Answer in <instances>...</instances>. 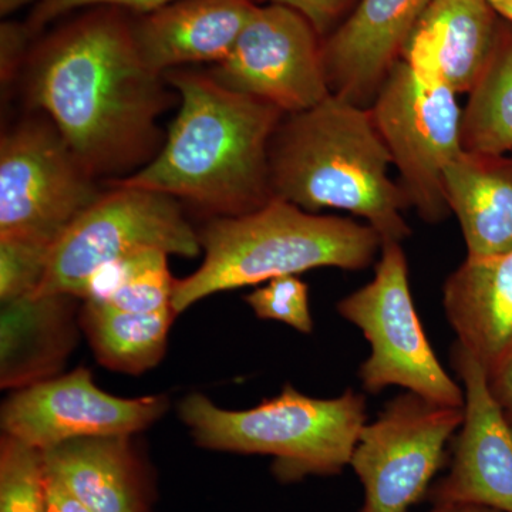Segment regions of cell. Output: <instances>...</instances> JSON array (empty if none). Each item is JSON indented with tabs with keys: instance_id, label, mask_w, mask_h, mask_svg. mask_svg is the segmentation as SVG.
Wrapping results in <instances>:
<instances>
[{
	"instance_id": "obj_20",
	"label": "cell",
	"mask_w": 512,
	"mask_h": 512,
	"mask_svg": "<svg viewBox=\"0 0 512 512\" xmlns=\"http://www.w3.org/2000/svg\"><path fill=\"white\" fill-rule=\"evenodd\" d=\"M444 192L467 259L512 251V158L464 150L444 171Z\"/></svg>"
},
{
	"instance_id": "obj_13",
	"label": "cell",
	"mask_w": 512,
	"mask_h": 512,
	"mask_svg": "<svg viewBox=\"0 0 512 512\" xmlns=\"http://www.w3.org/2000/svg\"><path fill=\"white\" fill-rule=\"evenodd\" d=\"M453 366L464 389V420L446 476L431 485L433 505L473 504L512 512V423L488 386L483 367L460 345Z\"/></svg>"
},
{
	"instance_id": "obj_17",
	"label": "cell",
	"mask_w": 512,
	"mask_h": 512,
	"mask_svg": "<svg viewBox=\"0 0 512 512\" xmlns=\"http://www.w3.org/2000/svg\"><path fill=\"white\" fill-rule=\"evenodd\" d=\"M443 306L457 345L490 379L512 353V251L466 259L444 284Z\"/></svg>"
},
{
	"instance_id": "obj_28",
	"label": "cell",
	"mask_w": 512,
	"mask_h": 512,
	"mask_svg": "<svg viewBox=\"0 0 512 512\" xmlns=\"http://www.w3.org/2000/svg\"><path fill=\"white\" fill-rule=\"evenodd\" d=\"M33 35L29 26L15 20H3L0 25V82L9 87L20 70L25 69Z\"/></svg>"
},
{
	"instance_id": "obj_9",
	"label": "cell",
	"mask_w": 512,
	"mask_h": 512,
	"mask_svg": "<svg viewBox=\"0 0 512 512\" xmlns=\"http://www.w3.org/2000/svg\"><path fill=\"white\" fill-rule=\"evenodd\" d=\"M456 96L397 60L369 107L407 202L431 224L450 212L444 171L464 151Z\"/></svg>"
},
{
	"instance_id": "obj_29",
	"label": "cell",
	"mask_w": 512,
	"mask_h": 512,
	"mask_svg": "<svg viewBox=\"0 0 512 512\" xmlns=\"http://www.w3.org/2000/svg\"><path fill=\"white\" fill-rule=\"evenodd\" d=\"M288 6L301 13L311 22L318 35L325 39L340 23L343 22L353 9L357 0H261Z\"/></svg>"
},
{
	"instance_id": "obj_22",
	"label": "cell",
	"mask_w": 512,
	"mask_h": 512,
	"mask_svg": "<svg viewBox=\"0 0 512 512\" xmlns=\"http://www.w3.org/2000/svg\"><path fill=\"white\" fill-rule=\"evenodd\" d=\"M461 140L471 153L501 156L512 150V25L505 20L490 62L468 93Z\"/></svg>"
},
{
	"instance_id": "obj_34",
	"label": "cell",
	"mask_w": 512,
	"mask_h": 512,
	"mask_svg": "<svg viewBox=\"0 0 512 512\" xmlns=\"http://www.w3.org/2000/svg\"><path fill=\"white\" fill-rule=\"evenodd\" d=\"M32 2L37 3L39 0H0V15H2V18H8V16L22 9L23 6Z\"/></svg>"
},
{
	"instance_id": "obj_31",
	"label": "cell",
	"mask_w": 512,
	"mask_h": 512,
	"mask_svg": "<svg viewBox=\"0 0 512 512\" xmlns=\"http://www.w3.org/2000/svg\"><path fill=\"white\" fill-rule=\"evenodd\" d=\"M491 393L512 423V353L494 376L488 379Z\"/></svg>"
},
{
	"instance_id": "obj_8",
	"label": "cell",
	"mask_w": 512,
	"mask_h": 512,
	"mask_svg": "<svg viewBox=\"0 0 512 512\" xmlns=\"http://www.w3.org/2000/svg\"><path fill=\"white\" fill-rule=\"evenodd\" d=\"M101 195L49 117H30L0 140V239L55 247Z\"/></svg>"
},
{
	"instance_id": "obj_5",
	"label": "cell",
	"mask_w": 512,
	"mask_h": 512,
	"mask_svg": "<svg viewBox=\"0 0 512 512\" xmlns=\"http://www.w3.org/2000/svg\"><path fill=\"white\" fill-rule=\"evenodd\" d=\"M178 413L198 446L274 457L275 476L285 483L342 473L367 423L365 396L355 390L316 399L291 384L248 410L221 409L192 393Z\"/></svg>"
},
{
	"instance_id": "obj_15",
	"label": "cell",
	"mask_w": 512,
	"mask_h": 512,
	"mask_svg": "<svg viewBox=\"0 0 512 512\" xmlns=\"http://www.w3.org/2000/svg\"><path fill=\"white\" fill-rule=\"evenodd\" d=\"M501 26L487 0H431L399 60L429 82L470 93L493 56Z\"/></svg>"
},
{
	"instance_id": "obj_16",
	"label": "cell",
	"mask_w": 512,
	"mask_h": 512,
	"mask_svg": "<svg viewBox=\"0 0 512 512\" xmlns=\"http://www.w3.org/2000/svg\"><path fill=\"white\" fill-rule=\"evenodd\" d=\"M255 0H177L133 16L134 37L144 62L157 72L185 64L224 62L254 15Z\"/></svg>"
},
{
	"instance_id": "obj_24",
	"label": "cell",
	"mask_w": 512,
	"mask_h": 512,
	"mask_svg": "<svg viewBox=\"0 0 512 512\" xmlns=\"http://www.w3.org/2000/svg\"><path fill=\"white\" fill-rule=\"evenodd\" d=\"M175 279L168 269V255L140 252L127 258L126 275L107 301L99 302L127 312H160L173 309Z\"/></svg>"
},
{
	"instance_id": "obj_21",
	"label": "cell",
	"mask_w": 512,
	"mask_h": 512,
	"mask_svg": "<svg viewBox=\"0 0 512 512\" xmlns=\"http://www.w3.org/2000/svg\"><path fill=\"white\" fill-rule=\"evenodd\" d=\"M175 316L174 309L127 312L104 303L84 301L80 309V328L86 333L100 365L114 372L138 376L163 359Z\"/></svg>"
},
{
	"instance_id": "obj_27",
	"label": "cell",
	"mask_w": 512,
	"mask_h": 512,
	"mask_svg": "<svg viewBox=\"0 0 512 512\" xmlns=\"http://www.w3.org/2000/svg\"><path fill=\"white\" fill-rule=\"evenodd\" d=\"M173 2H177V0H39L26 20V25L36 36L50 23L69 15L74 10L111 6V8L136 13V15H146V13L164 8Z\"/></svg>"
},
{
	"instance_id": "obj_10",
	"label": "cell",
	"mask_w": 512,
	"mask_h": 512,
	"mask_svg": "<svg viewBox=\"0 0 512 512\" xmlns=\"http://www.w3.org/2000/svg\"><path fill=\"white\" fill-rule=\"evenodd\" d=\"M464 406H444L406 392L360 431L349 466L363 485L359 512H409L426 497L443 466Z\"/></svg>"
},
{
	"instance_id": "obj_32",
	"label": "cell",
	"mask_w": 512,
	"mask_h": 512,
	"mask_svg": "<svg viewBox=\"0 0 512 512\" xmlns=\"http://www.w3.org/2000/svg\"><path fill=\"white\" fill-rule=\"evenodd\" d=\"M429 512H503L495 508L484 507V505L473 504H451V505H433Z\"/></svg>"
},
{
	"instance_id": "obj_4",
	"label": "cell",
	"mask_w": 512,
	"mask_h": 512,
	"mask_svg": "<svg viewBox=\"0 0 512 512\" xmlns=\"http://www.w3.org/2000/svg\"><path fill=\"white\" fill-rule=\"evenodd\" d=\"M204 261L175 279L174 312L218 292L265 284L316 268L359 271L375 262L382 238L367 224L302 210L274 198L239 217L212 218L198 231Z\"/></svg>"
},
{
	"instance_id": "obj_23",
	"label": "cell",
	"mask_w": 512,
	"mask_h": 512,
	"mask_svg": "<svg viewBox=\"0 0 512 512\" xmlns=\"http://www.w3.org/2000/svg\"><path fill=\"white\" fill-rule=\"evenodd\" d=\"M0 512H46L42 451L3 434Z\"/></svg>"
},
{
	"instance_id": "obj_19",
	"label": "cell",
	"mask_w": 512,
	"mask_h": 512,
	"mask_svg": "<svg viewBox=\"0 0 512 512\" xmlns=\"http://www.w3.org/2000/svg\"><path fill=\"white\" fill-rule=\"evenodd\" d=\"M46 471L92 512H151L153 480L131 436L66 441L42 451Z\"/></svg>"
},
{
	"instance_id": "obj_3",
	"label": "cell",
	"mask_w": 512,
	"mask_h": 512,
	"mask_svg": "<svg viewBox=\"0 0 512 512\" xmlns=\"http://www.w3.org/2000/svg\"><path fill=\"white\" fill-rule=\"evenodd\" d=\"M392 157L370 110L330 94L318 106L285 114L269 147L275 198L302 210L348 211L383 241L402 242L410 207L389 177Z\"/></svg>"
},
{
	"instance_id": "obj_14",
	"label": "cell",
	"mask_w": 512,
	"mask_h": 512,
	"mask_svg": "<svg viewBox=\"0 0 512 512\" xmlns=\"http://www.w3.org/2000/svg\"><path fill=\"white\" fill-rule=\"evenodd\" d=\"M431 0H359L322 39L330 93L369 109Z\"/></svg>"
},
{
	"instance_id": "obj_25",
	"label": "cell",
	"mask_w": 512,
	"mask_h": 512,
	"mask_svg": "<svg viewBox=\"0 0 512 512\" xmlns=\"http://www.w3.org/2000/svg\"><path fill=\"white\" fill-rule=\"evenodd\" d=\"M52 245L29 239H0V301H16L39 288Z\"/></svg>"
},
{
	"instance_id": "obj_2",
	"label": "cell",
	"mask_w": 512,
	"mask_h": 512,
	"mask_svg": "<svg viewBox=\"0 0 512 512\" xmlns=\"http://www.w3.org/2000/svg\"><path fill=\"white\" fill-rule=\"evenodd\" d=\"M164 79L181 106L163 147L110 185L163 192L214 218L239 217L274 200L269 147L284 111L228 90L210 73L174 69Z\"/></svg>"
},
{
	"instance_id": "obj_33",
	"label": "cell",
	"mask_w": 512,
	"mask_h": 512,
	"mask_svg": "<svg viewBox=\"0 0 512 512\" xmlns=\"http://www.w3.org/2000/svg\"><path fill=\"white\" fill-rule=\"evenodd\" d=\"M494 12L512 25V0H487Z\"/></svg>"
},
{
	"instance_id": "obj_7",
	"label": "cell",
	"mask_w": 512,
	"mask_h": 512,
	"mask_svg": "<svg viewBox=\"0 0 512 512\" xmlns=\"http://www.w3.org/2000/svg\"><path fill=\"white\" fill-rule=\"evenodd\" d=\"M336 309L369 342L370 355L359 369L366 392L399 386L431 402L464 406L463 386L441 365L421 325L402 242H382L375 278L343 298Z\"/></svg>"
},
{
	"instance_id": "obj_11",
	"label": "cell",
	"mask_w": 512,
	"mask_h": 512,
	"mask_svg": "<svg viewBox=\"0 0 512 512\" xmlns=\"http://www.w3.org/2000/svg\"><path fill=\"white\" fill-rule=\"evenodd\" d=\"M210 74L228 90L274 104L285 114L312 109L332 94L322 37L301 13L275 3L258 5L231 55Z\"/></svg>"
},
{
	"instance_id": "obj_18",
	"label": "cell",
	"mask_w": 512,
	"mask_h": 512,
	"mask_svg": "<svg viewBox=\"0 0 512 512\" xmlns=\"http://www.w3.org/2000/svg\"><path fill=\"white\" fill-rule=\"evenodd\" d=\"M79 298L66 293L2 303L0 384L23 389L59 376L77 345Z\"/></svg>"
},
{
	"instance_id": "obj_30",
	"label": "cell",
	"mask_w": 512,
	"mask_h": 512,
	"mask_svg": "<svg viewBox=\"0 0 512 512\" xmlns=\"http://www.w3.org/2000/svg\"><path fill=\"white\" fill-rule=\"evenodd\" d=\"M45 466V464H43ZM46 512H92L45 468Z\"/></svg>"
},
{
	"instance_id": "obj_26",
	"label": "cell",
	"mask_w": 512,
	"mask_h": 512,
	"mask_svg": "<svg viewBox=\"0 0 512 512\" xmlns=\"http://www.w3.org/2000/svg\"><path fill=\"white\" fill-rule=\"evenodd\" d=\"M245 302L259 319L285 323L301 333H312L308 285L296 275L278 276L249 293Z\"/></svg>"
},
{
	"instance_id": "obj_12",
	"label": "cell",
	"mask_w": 512,
	"mask_h": 512,
	"mask_svg": "<svg viewBox=\"0 0 512 512\" xmlns=\"http://www.w3.org/2000/svg\"><path fill=\"white\" fill-rule=\"evenodd\" d=\"M165 396L124 399L103 392L84 367L16 390L3 403V434L45 451L66 441L133 436L167 412Z\"/></svg>"
},
{
	"instance_id": "obj_1",
	"label": "cell",
	"mask_w": 512,
	"mask_h": 512,
	"mask_svg": "<svg viewBox=\"0 0 512 512\" xmlns=\"http://www.w3.org/2000/svg\"><path fill=\"white\" fill-rule=\"evenodd\" d=\"M23 72L29 106L93 177L126 178L163 147L158 120L173 96L140 55L127 10L86 9L33 46Z\"/></svg>"
},
{
	"instance_id": "obj_6",
	"label": "cell",
	"mask_w": 512,
	"mask_h": 512,
	"mask_svg": "<svg viewBox=\"0 0 512 512\" xmlns=\"http://www.w3.org/2000/svg\"><path fill=\"white\" fill-rule=\"evenodd\" d=\"M67 228L50 254L35 296L66 293L82 299L87 282L103 266L146 251L195 258L198 231L180 201L146 188L111 185Z\"/></svg>"
}]
</instances>
